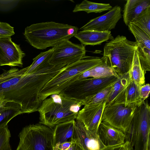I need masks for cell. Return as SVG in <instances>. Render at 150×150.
Listing matches in <instances>:
<instances>
[{"label":"cell","mask_w":150,"mask_h":150,"mask_svg":"<svg viewBox=\"0 0 150 150\" xmlns=\"http://www.w3.org/2000/svg\"><path fill=\"white\" fill-rule=\"evenodd\" d=\"M28 67L3 70L0 79V95L8 103L18 105L22 114L38 111L39 105L31 84V75L25 74Z\"/></svg>","instance_id":"obj_1"},{"label":"cell","mask_w":150,"mask_h":150,"mask_svg":"<svg viewBox=\"0 0 150 150\" xmlns=\"http://www.w3.org/2000/svg\"><path fill=\"white\" fill-rule=\"evenodd\" d=\"M78 29L75 26L50 21L33 24L27 26L23 34L32 46L43 50L69 40L75 36Z\"/></svg>","instance_id":"obj_2"},{"label":"cell","mask_w":150,"mask_h":150,"mask_svg":"<svg viewBox=\"0 0 150 150\" xmlns=\"http://www.w3.org/2000/svg\"><path fill=\"white\" fill-rule=\"evenodd\" d=\"M43 100L38 111L39 123L52 129L60 123L76 119L83 102L68 97L62 93L51 95Z\"/></svg>","instance_id":"obj_3"},{"label":"cell","mask_w":150,"mask_h":150,"mask_svg":"<svg viewBox=\"0 0 150 150\" xmlns=\"http://www.w3.org/2000/svg\"><path fill=\"white\" fill-rule=\"evenodd\" d=\"M105 62L103 57H85L67 65L45 84L39 93V100L42 102L52 95L61 93L72 83L79 79L84 72Z\"/></svg>","instance_id":"obj_4"},{"label":"cell","mask_w":150,"mask_h":150,"mask_svg":"<svg viewBox=\"0 0 150 150\" xmlns=\"http://www.w3.org/2000/svg\"><path fill=\"white\" fill-rule=\"evenodd\" d=\"M138 45L136 41L118 35L105 44L102 57L119 76H122L129 71Z\"/></svg>","instance_id":"obj_5"},{"label":"cell","mask_w":150,"mask_h":150,"mask_svg":"<svg viewBox=\"0 0 150 150\" xmlns=\"http://www.w3.org/2000/svg\"><path fill=\"white\" fill-rule=\"evenodd\" d=\"M150 107L145 100L137 106L129 127L125 133L134 150H150Z\"/></svg>","instance_id":"obj_6"},{"label":"cell","mask_w":150,"mask_h":150,"mask_svg":"<svg viewBox=\"0 0 150 150\" xmlns=\"http://www.w3.org/2000/svg\"><path fill=\"white\" fill-rule=\"evenodd\" d=\"M118 78L112 76L104 78L78 79L72 83L61 93L71 98L83 102L114 84Z\"/></svg>","instance_id":"obj_7"},{"label":"cell","mask_w":150,"mask_h":150,"mask_svg":"<svg viewBox=\"0 0 150 150\" xmlns=\"http://www.w3.org/2000/svg\"><path fill=\"white\" fill-rule=\"evenodd\" d=\"M20 132L28 150H52L54 147L52 129L44 125L30 124L24 127Z\"/></svg>","instance_id":"obj_8"},{"label":"cell","mask_w":150,"mask_h":150,"mask_svg":"<svg viewBox=\"0 0 150 150\" xmlns=\"http://www.w3.org/2000/svg\"><path fill=\"white\" fill-rule=\"evenodd\" d=\"M137 105L112 104L105 106L101 122H105L125 133L129 127Z\"/></svg>","instance_id":"obj_9"},{"label":"cell","mask_w":150,"mask_h":150,"mask_svg":"<svg viewBox=\"0 0 150 150\" xmlns=\"http://www.w3.org/2000/svg\"><path fill=\"white\" fill-rule=\"evenodd\" d=\"M86 53L85 46L67 40L53 47L48 62L53 65H69L85 58Z\"/></svg>","instance_id":"obj_10"},{"label":"cell","mask_w":150,"mask_h":150,"mask_svg":"<svg viewBox=\"0 0 150 150\" xmlns=\"http://www.w3.org/2000/svg\"><path fill=\"white\" fill-rule=\"evenodd\" d=\"M11 37L0 38V62L1 66L22 67L25 54L20 45L12 41Z\"/></svg>","instance_id":"obj_11"},{"label":"cell","mask_w":150,"mask_h":150,"mask_svg":"<svg viewBox=\"0 0 150 150\" xmlns=\"http://www.w3.org/2000/svg\"><path fill=\"white\" fill-rule=\"evenodd\" d=\"M72 141L83 150H101L105 147L97 134L87 129L80 121L76 119Z\"/></svg>","instance_id":"obj_12"},{"label":"cell","mask_w":150,"mask_h":150,"mask_svg":"<svg viewBox=\"0 0 150 150\" xmlns=\"http://www.w3.org/2000/svg\"><path fill=\"white\" fill-rule=\"evenodd\" d=\"M121 12V7L117 5L104 14L91 20L80 29L101 32L110 31L115 28L122 18Z\"/></svg>","instance_id":"obj_13"},{"label":"cell","mask_w":150,"mask_h":150,"mask_svg":"<svg viewBox=\"0 0 150 150\" xmlns=\"http://www.w3.org/2000/svg\"><path fill=\"white\" fill-rule=\"evenodd\" d=\"M106 101L104 100L94 104L84 105L83 108L79 111L76 119L82 122L88 130L97 133Z\"/></svg>","instance_id":"obj_14"},{"label":"cell","mask_w":150,"mask_h":150,"mask_svg":"<svg viewBox=\"0 0 150 150\" xmlns=\"http://www.w3.org/2000/svg\"><path fill=\"white\" fill-rule=\"evenodd\" d=\"M97 134L105 146L120 144L125 142L126 135L124 132L105 122H101L100 123Z\"/></svg>","instance_id":"obj_15"},{"label":"cell","mask_w":150,"mask_h":150,"mask_svg":"<svg viewBox=\"0 0 150 150\" xmlns=\"http://www.w3.org/2000/svg\"><path fill=\"white\" fill-rule=\"evenodd\" d=\"M150 7V0H127L123 10L124 22L127 26L133 23L145 10Z\"/></svg>","instance_id":"obj_16"},{"label":"cell","mask_w":150,"mask_h":150,"mask_svg":"<svg viewBox=\"0 0 150 150\" xmlns=\"http://www.w3.org/2000/svg\"><path fill=\"white\" fill-rule=\"evenodd\" d=\"M74 37L85 46L100 45L114 38L111 31L101 32L92 30H81L78 32Z\"/></svg>","instance_id":"obj_17"},{"label":"cell","mask_w":150,"mask_h":150,"mask_svg":"<svg viewBox=\"0 0 150 150\" xmlns=\"http://www.w3.org/2000/svg\"><path fill=\"white\" fill-rule=\"evenodd\" d=\"M75 123L73 120L57 124L52 129L54 147L57 144L72 141Z\"/></svg>","instance_id":"obj_18"},{"label":"cell","mask_w":150,"mask_h":150,"mask_svg":"<svg viewBox=\"0 0 150 150\" xmlns=\"http://www.w3.org/2000/svg\"><path fill=\"white\" fill-rule=\"evenodd\" d=\"M143 101L140 96V89L131 79L115 104H124L125 106L137 105Z\"/></svg>","instance_id":"obj_19"},{"label":"cell","mask_w":150,"mask_h":150,"mask_svg":"<svg viewBox=\"0 0 150 150\" xmlns=\"http://www.w3.org/2000/svg\"><path fill=\"white\" fill-rule=\"evenodd\" d=\"M119 76L117 80L113 85L112 91L106 101L105 106L115 103L130 81L129 71Z\"/></svg>","instance_id":"obj_20"},{"label":"cell","mask_w":150,"mask_h":150,"mask_svg":"<svg viewBox=\"0 0 150 150\" xmlns=\"http://www.w3.org/2000/svg\"><path fill=\"white\" fill-rule=\"evenodd\" d=\"M137 48L135 51L132 63L129 72L131 80L135 82L140 89L141 87L145 84V74L140 64Z\"/></svg>","instance_id":"obj_21"},{"label":"cell","mask_w":150,"mask_h":150,"mask_svg":"<svg viewBox=\"0 0 150 150\" xmlns=\"http://www.w3.org/2000/svg\"><path fill=\"white\" fill-rule=\"evenodd\" d=\"M112 8L109 4L98 3L84 0L81 3L76 5L73 12L84 11L87 13H100L105 11H109Z\"/></svg>","instance_id":"obj_22"},{"label":"cell","mask_w":150,"mask_h":150,"mask_svg":"<svg viewBox=\"0 0 150 150\" xmlns=\"http://www.w3.org/2000/svg\"><path fill=\"white\" fill-rule=\"evenodd\" d=\"M128 26L129 29L134 36L136 41L138 44V46L150 49V36L132 23H130Z\"/></svg>","instance_id":"obj_23"},{"label":"cell","mask_w":150,"mask_h":150,"mask_svg":"<svg viewBox=\"0 0 150 150\" xmlns=\"http://www.w3.org/2000/svg\"><path fill=\"white\" fill-rule=\"evenodd\" d=\"M91 77L104 78L112 76H119L115 71L105 62L90 69Z\"/></svg>","instance_id":"obj_24"},{"label":"cell","mask_w":150,"mask_h":150,"mask_svg":"<svg viewBox=\"0 0 150 150\" xmlns=\"http://www.w3.org/2000/svg\"><path fill=\"white\" fill-rule=\"evenodd\" d=\"M132 23L150 36V7L144 11Z\"/></svg>","instance_id":"obj_25"},{"label":"cell","mask_w":150,"mask_h":150,"mask_svg":"<svg viewBox=\"0 0 150 150\" xmlns=\"http://www.w3.org/2000/svg\"><path fill=\"white\" fill-rule=\"evenodd\" d=\"M113 84L84 100L83 102V105L94 104L106 100L112 91Z\"/></svg>","instance_id":"obj_26"},{"label":"cell","mask_w":150,"mask_h":150,"mask_svg":"<svg viewBox=\"0 0 150 150\" xmlns=\"http://www.w3.org/2000/svg\"><path fill=\"white\" fill-rule=\"evenodd\" d=\"M8 123L0 125V150H12L10 143L11 134Z\"/></svg>","instance_id":"obj_27"},{"label":"cell","mask_w":150,"mask_h":150,"mask_svg":"<svg viewBox=\"0 0 150 150\" xmlns=\"http://www.w3.org/2000/svg\"><path fill=\"white\" fill-rule=\"evenodd\" d=\"M139 62L145 74L150 71V49L138 47L137 49Z\"/></svg>","instance_id":"obj_28"},{"label":"cell","mask_w":150,"mask_h":150,"mask_svg":"<svg viewBox=\"0 0 150 150\" xmlns=\"http://www.w3.org/2000/svg\"><path fill=\"white\" fill-rule=\"evenodd\" d=\"M53 50V47L45 52H41L33 59L32 64L28 66L25 74L32 73L40 64L50 57Z\"/></svg>","instance_id":"obj_29"},{"label":"cell","mask_w":150,"mask_h":150,"mask_svg":"<svg viewBox=\"0 0 150 150\" xmlns=\"http://www.w3.org/2000/svg\"><path fill=\"white\" fill-rule=\"evenodd\" d=\"M22 114L19 106L15 104L11 108L0 113V125L8 122L17 115Z\"/></svg>","instance_id":"obj_30"},{"label":"cell","mask_w":150,"mask_h":150,"mask_svg":"<svg viewBox=\"0 0 150 150\" xmlns=\"http://www.w3.org/2000/svg\"><path fill=\"white\" fill-rule=\"evenodd\" d=\"M14 34L13 27L7 23L0 21V38L11 37Z\"/></svg>","instance_id":"obj_31"},{"label":"cell","mask_w":150,"mask_h":150,"mask_svg":"<svg viewBox=\"0 0 150 150\" xmlns=\"http://www.w3.org/2000/svg\"><path fill=\"white\" fill-rule=\"evenodd\" d=\"M101 150H133V148L129 141H126L123 144L105 146Z\"/></svg>","instance_id":"obj_32"},{"label":"cell","mask_w":150,"mask_h":150,"mask_svg":"<svg viewBox=\"0 0 150 150\" xmlns=\"http://www.w3.org/2000/svg\"><path fill=\"white\" fill-rule=\"evenodd\" d=\"M150 91V85L149 83L145 84L141 87L140 89V96L143 100H145L148 97Z\"/></svg>","instance_id":"obj_33"},{"label":"cell","mask_w":150,"mask_h":150,"mask_svg":"<svg viewBox=\"0 0 150 150\" xmlns=\"http://www.w3.org/2000/svg\"><path fill=\"white\" fill-rule=\"evenodd\" d=\"M72 143V141L66 142L59 144L58 145L59 150H67L71 146Z\"/></svg>","instance_id":"obj_34"},{"label":"cell","mask_w":150,"mask_h":150,"mask_svg":"<svg viewBox=\"0 0 150 150\" xmlns=\"http://www.w3.org/2000/svg\"><path fill=\"white\" fill-rule=\"evenodd\" d=\"M19 142L16 150H28L24 140L19 138Z\"/></svg>","instance_id":"obj_35"},{"label":"cell","mask_w":150,"mask_h":150,"mask_svg":"<svg viewBox=\"0 0 150 150\" xmlns=\"http://www.w3.org/2000/svg\"><path fill=\"white\" fill-rule=\"evenodd\" d=\"M72 142L71 146L67 150H83L78 144L73 142Z\"/></svg>","instance_id":"obj_36"},{"label":"cell","mask_w":150,"mask_h":150,"mask_svg":"<svg viewBox=\"0 0 150 150\" xmlns=\"http://www.w3.org/2000/svg\"><path fill=\"white\" fill-rule=\"evenodd\" d=\"M8 103L4 100L3 97L0 95V108H4L7 105Z\"/></svg>","instance_id":"obj_37"},{"label":"cell","mask_w":150,"mask_h":150,"mask_svg":"<svg viewBox=\"0 0 150 150\" xmlns=\"http://www.w3.org/2000/svg\"><path fill=\"white\" fill-rule=\"evenodd\" d=\"M15 104L13 103H8V105L6 106L4 108H0V113L1 112L3 111H4L6 109H8L11 108Z\"/></svg>","instance_id":"obj_38"},{"label":"cell","mask_w":150,"mask_h":150,"mask_svg":"<svg viewBox=\"0 0 150 150\" xmlns=\"http://www.w3.org/2000/svg\"><path fill=\"white\" fill-rule=\"evenodd\" d=\"M59 144H57L53 148L52 150H59L58 149V145Z\"/></svg>","instance_id":"obj_39"},{"label":"cell","mask_w":150,"mask_h":150,"mask_svg":"<svg viewBox=\"0 0 150 150\" xmlns=\"http://www.w3.org/2000/svg\"><path fill=\"white\" fill-rule=\"evenodd\" d=\"M3 77V75L2 74H0V79L2 78Z\"/></svg>","instance_id":"obj_40"},{"label":"cell","mask_w":150,"mask_h":150,"mask_svg":"<svg viewBox=\"0 0 150 150\" xmlns=\"http://www.w3.org/2000/svg\"><path fill=\"white\" fill-rule=\"evenodd\" d=\"M0 66H1V64L0 62Z\"/></svg>","instance_id":"obj_41"}]
</instances>
